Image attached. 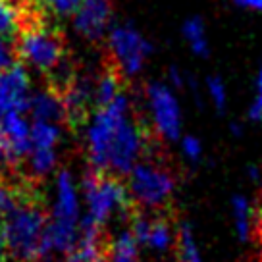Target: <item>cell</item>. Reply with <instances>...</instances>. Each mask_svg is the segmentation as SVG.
<instances>
[{"label": "cell", "instance_id": "cell-1", "mask_svg": "<svg viewBox=\"0 0 262 262\" xmlns=\"http://www.w3.org/2000/svg\"><path fill=\"white\" fill-rule=\"evenodd\" d=\"M143 155H147L145 162L133 166L129 178V195L135 208L141 210H168V203L178 185V176L162 160V150L158 143L148 145Z\"/></svg>", "mask_w": 262, "mask_h": 262}, {"label": "cell", "instance_id": "cell-2", "mask_svg": "<svg viewBox=\"0 0 262 262\" xmlns=\"http://www.w3.org/2000/svg\"><path fill=\"white\" fill-rule=\"evenodd\" d=\"M52 16L54 14H45L21 24L14 39L21 62L31 64L42 74L68 54L66 35Z\"/></svg>", "mask_w": 262, "mask_h": 262}, {"label": "cell", "instance_id": "cell-3", "mask_svg": "<svg viewBox=\"0 0 262 262\" xmlns=\"http://www.w3.org/2000/svg\"><path fill=\"white\" fill-rule=\"evenodd\" d=\"M6 249L17 262H37L42 258V239L49 226L45 199L27 201L4 216Z\"/></svg>", "mask_w": 262, "mask_h": 262}, {"label": "cell", "instance_id": "cell-4", "mask_svg": "<svg viewBox=\"0 0 262 262\" xmlns=\"http://www.w3.org/2000/svg\"><path fill=\"white\" fill-rule=\"evenodd\" d=\"M150 50H152V47L143 39L141 33H137L129 25H120L108 37V47L104 56L110 58L116 68L123 75L129 77L143 68V62Z\"/></svg>", "mask_w": 262, "mask_h": 262}, {"label": "cell", "instance_id": "cell-5", "mask_svg": "<svg viewBox=\"0 0 262 262\" xmlns=\"http://www.w3.org/2000/svg\"><path fill=\"white\" fill-rule=\"evenodd\" d=\"M148 104L155 118V129L160 137L166 139H178L180 137V104L170 89L162 83H152L147 87Z\"/></svg>", "mask_w": 262, "mask_h": 262}, {"label": "cell", "instance_id": "cell-6", "mask_svg": "<svg viewBox=\"0 0 262 262\" xmlns=\"http://www.w3.org/2000/svg\"><path fill=\"white\" fill-rule=\"evenodd\" d=\"M29 77L24 64H16L0 72V122L2 118L12 112H29Z\"/></svg>", "mask_w": 262, "mask_h": 262}, {"label": "cell", "instance_id": "cell-7", "mask_svg": "<svg viewBox=\"0 0 262 262\" xmlns=\"http://www.w3.org/2000/svg\"><path fill=\"white\" fill-rule=\"evenodd\" d=\"M114 16L112 0H81L75 10V29L89 41H98L106 31V27Z\"/></svg>", "mask_w": 262, "mask_h": 262}, {"label": "cell", "instance_id": "cell-8", "mask_svg": "<svg viewBox=\"0 0 262 262\" xmlns=\"http://www.w3.org/2000/svg\"><path fill=\"white\" fill-rule=\"evenodd\" d=\"M29 112L33 120L50 123H66V108L62 98L45 87V91L33 95L29 100Z\"/></svg>", "mask_w": 262, "mask_h": 262}, {"label": "cell", "instance_id": "cell-9", "mask_svg": "<svg viewBox=\"0 0 262 262\" xmlns=\"http://www.w3.org/2000/svg\"><path fill=\"white\" fill-rule=\"evenodd\" d=\"M139 260V241L131 233L123 231L114 243L108 247V262H137Z\"/></svg>", "mask_w": 262, "mask_h": 262}, {"label": "cell", "instance_id": "cell-10", "mask_svg": "<svg viewBox=\"0 0 262 262\" xmlns=\"http://www.w3.org/2000/svg\"><path fill=\"white\" fill-rule=\"evenodd\" d=\"M172 243V228L168 222V210L156 214V218L150 220V229H148L147 245H150L156 251H164Z\"/></svg>", "mask_w": 262, "mask_h": 262}, {"label": "cell", "instance_id": "cell-11", "mask_svg": "<svg viewBox=\"0 0 262 262\" xmlns=\"http://www.w3.org/2000/svg\"><path fill=\"white\" fill-rule=\"evenodd\" d=\"M27 158H29V160H27L29 170L24 173L37 181H42V178L52 170V166L56 162L54 148H33L31 155L27 156Z\"/></svg>", "mask_w": 262, "mask_h": 262}, {"label": "cell", "instance_id": "cell-12", "mask_svg": "<svg viewBox=\"0 0 262 262\" xmlns=\"http://www.w3.org/2000/svg\"><path fill=\"white\" fill-rule=\"evenodd\" d=\"M176 249H178V262H203L195 239H193V233H191V228L187 224H181L178 229Z\"/></svg>", "mask_w": 262, "mask_h": 262}, {"label": "cell", "instance_id": "cell-13", "mask_svg": "<svg viewBox=\"0 0 262 262\" xmlns=\"http://www.w3.org/2000/svg\"><path fill=\"white\" fill-rule=\"evenodd\" d=\"M231 210H233V218H235V229L241 241H247L251 235V222H253V210L245 196L235 195L233 203H231Z\"/></svg>", "mask_w": 262, "mask_h": 262}, {"label": "cell", "instance_id": "cell-14", "mask_svg": "<svg viewBox=\"0 0 262 262\" xmlns=\"http://www.w3.org/2000/svg\"><path fill=\"white\" fill-rule=\"evenodd\" d=\"M183 35L189 41V45L193 47L196 54L206 56L208 54V42H206V33H205V24L201 17H191L183 24Z\"/></svg>", "mask_w": 262, "mask_h": 262}, {"label": "cell", "instance_id": "cell-15", "mask_svg": "<svg viewBox=\"0 0 262 262\" xmlns=\"http://www.w3.org/2000/svg\"><path fill=\"white\" fill-rule=\"evenodd\" d=\"M33 148H52L58 141V127L50 122H37L31 125Z\"/></svg>", "mask_w": 262, "mask_h": 262}, {"label": "cell", "instance_id": "cell-16", "mask_svg": "<svg viewBox=\"0 0 262 262\" xmlns=\"http://www.w3.org/2000/svg\"><path fill=\"white\" fill-rule=\"evenodd\" d=\"M17 35V21L16 12L12 8L8 0H0V37L4 39H16Z\"/></svg>", "mask_w": 262, "mask_h": 262}, {"label": "cell", "instance_id": "cell-17", "mask_svg": "<svg viewBox=\"0 0 262 262\" xmlns=\"http://www.w3.org/2000/svg\"><path fill=\"white\" fill-rule=\"evenodd\" d=\"M16 64H21V58H19L16 42L12 41V39L0 37V72H4V70H8V68Z\"/></svg>", "mask_w": 262, "mask_h": 262}, {"label": "cell", "instance_id": "cell-18", "mask_svg": "<svg viewBox=\"0 0 262 262\" xmlns=\"http://www.w3.org/2000/svg\"><path fill=\"white\" fill-rule=\"evenodd\" d=\"M208 93L214 100V106L222 112L226 106V87L220 77H208Z\"/></svg>", "mask_w": 262, "mask_h": 262}, {"label": "cell", "instance_id": "cell-19", "mask_svg": "<svg viewBox=\"0 0 262 262\" xmlns=\"http://www.w3.org/2000/svg\"><path fill=\"white\" fill-rule=\"evenodd\" d=\"M45 2L52 10V14H58V16L75 14V10L79 8V4H81V0H45Z\"/></svg>", "mask_w": 262, "mask_h": 262}, {"label": "cell", "instance_id": "cell-20", "mask_svg": "<svg viewBox=\"0 0 262 262\" xmlns=\"http://www.w3.org/2000/svg\"><path fill=\"white\" fill-rule=\"evenodd\" d=\"M201 150H203V147H201L199 139H195V137H185V139H183V152H185L191 160H196V158L201 156Z\"/></svg>", "mask_w": 262, "mask_h": 262}, {"label": "cell", "instance_id": "cell-21", "mask_svg": "<svg viewBox=\"0 0 262 262\" xmlns=\"http://www.w3.org/2000/svg\"><path fill=\"white\" fill-rule=\"evenodd\" d=\"M10 170L12 168H10V158H8V145H6V139H4V135L0 131V176L10 172Z\"/></svg>", "mask_w": 262, "mask_h": 262}, {"label": "cell", "instance_id": "cell-22", "mask_svg": "<svg viewBox=\"0 0 262 262\" xmlns=\"http://www.w3.org/2000/svg\"><path fill=\"white\" fill-rule=\"evenodd\" d=\"M8 254L6 249V220H4V214L0 212V260Z\"/></svg>", "mask_w": 262, "mask_h": 262}, {"label": "cell", "instance_id": "cell-23", "mask_svg": "<svg viewBox=\"0 0 262 262\" xmlns=\"http://www.w3.org/2000/svg\"><path fill=\"white\" fill-rule=\"evenodd\" d=\"M249 118L253 122H262V95H258V98L254 100V104L249 110Z\"/></svg>", "mask_w": 262, "mask_h": 262}, {"label": "cell", "instance_id": "cell-24", "mask_svg": "<svg viewBox=\"0 0 262 262\" xmlns=\"http://www.w3.org/2000/svg\"><path fill=\"white\" fill-rule=\"evenodd\" d=\"M239 6L243 8H251L256 10V12H262V0H235Z\"/></svg>", "mask_w": 262, "mask_h": 262}, {"label": "cell", "instance_id": "cell-25", "mask_svg": "<svg viewBox=\"0 0 262 262\" xmlns=\"http://www.w3.org/2000/svg\"><path fill=\"white\" fill-rule=\"evenodd\" d=\"M68 262H87L85 258H83L81 254L77 253V251H72V253H68Z\"/></svg>", "mask_w": 262, "mask_h": 262}, {"label": "cell", "instance_id": "cell-26", "mask_svg": "<svg viewBox=\"0 0 262 262\" xmlns=\"http://www.w3.org/2000/svg\"><path fill=\"white\" fill-rule=\"evenodd\" d=\"M256 224H258V231L262 235V205L258 206V214H256Z\"/></svg>", "mask_w": 262, "mask_h": 262}, {"label": "cell", "instance_id": "cell-27", "mask_svg": "<svg viewBox=\"0 0 262 262\" xmlns=\"http://www.w3.org/2000/svg\"><path fill=\"white\" fill-rule=\"evenodd\" d=\"M256 89H258V95H262V68L258 72V77H256Z\"/></svg>", "mask_w": 262, "mask_h": 262}, {"label": "cell", "instance_id": "cell-28", "mask_svg": "<svg viewBox=\"0 0 262 262\" xmlns=\"http://www.w3.org/2000/svg\"><path fill=\"white\" fill-rule=\"evenodd\" d=\"M37 262H52V260H37Z\"/></svg>", "mask_w": 262, "mask_h": 262}]
</instances>
